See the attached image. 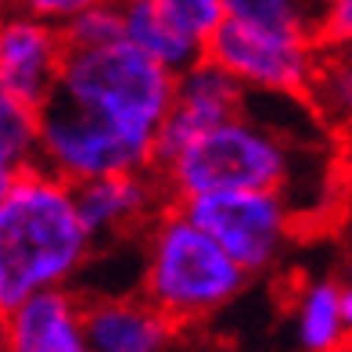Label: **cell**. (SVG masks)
Listing matches in <instances>:
<instances>
[{
    "mask_svg": "<svg viewBox=\"0 0 352 352\" xmlns=\"http://www.w3.org/2000/svg\"><path fill=\"white\" fill-rule=\"evenodd\" d=\"M90 230L69 184L40 166L4 173L0 205V306L14 309L83 263Z\"/></svg>",
    "mask_w": 352,
    "mask_h": 352,
    "instance_id": "cell-1",
    "label": "cell"
},
{
    "mask_svg": "<svg viewBox=\"0 0 352 352\" xmlns=\"http://www.w3.org/2000/svg\"><path fill=\"white\" fill-rule=\"evenodd\" d=\"M148 248L151 255L140 295L173 320L180 342L241 292L245 266L184 212L158 219V227L148 234Z\"/></svg>",
    "mask_w": 352,
    "mask_h": 352,
    "instance_id": "cell-2",
    "label": "cell"
},
{
    "mask_svg": "<svg viewBox=\"0 0 352 352\" xmlns=\"http://www.w3.org/2000/svg\"><path fill=\"white\" fill-rule=\"evenodd\" d=\"M176 83L180 79H173L166 61H158L133 40L76 47L65 54L61 72V87L72 98L108 111L111 119L151 140L158 137V126L176 98Z\"/></svg>",
    "mask_w": 352,
    "mask_h": 352,
    "instance_id": "cell-3",
    "label": "cell"
},
{
    "mask_svg": "<svg viewBox=\"0 0 352 352\" xmlns=\"http://www.w3.org/2000/svg\"><path fill=\"white\" fill-rule=\"evenodd\" d=\"M155 169L176 198L209 190H274L284 198V190L292 187L284 148L270 133L252 130L245 119H230L198 133L176 158Z\"/></svg>",
    "mask_w": 352,
    "mask_h": 352,
    "instance_id": "cell-4",
    "label": "cell"
},
{
    "mask_svg": "<svg viewBox=\"0 0 352 352\" xmlns=\"http://www.w3.org/2000/svg\"><path fill=\"white\" fill-rule=\"evenodd\" d=\"M313 54L287 36L255 29L241 19H227L216 33L201 43L198 61H212V65L234 72L245 83H259L263 90L287 94L295 104H302L313 116Z\"/></svg>",
    "mask_w": 352,
    "mask_h": 352,
    "instance_id": "cell-5",
    "label": "cell"
},
{
    "mask_svg": "<svg viewBox=\"0 0 352 352\" xmlns=\"http://www.w3.org/2000/svg\"><path fill=\"white\" fill-rule=\"evenodd\" d=\"M190 223L227 248L245 270H259L274 259L277 241L287 237L284 198L274 190H209V195L180 198V209Z\"/></svg>",
    "mask_w": 352,
    "mask_h": 352,
    "instance_id": "cell-6",
    "label": "cell"
},
{
    "mask_svg": "<svg viewBox=\"0 0 352 352\" xmlns=\"http://www.w3.org/2000/svg\"><path fill=\"white\" fill-rule=\"evenodd\" d=\"M230 119H245V90L237 76L212 65V61H195L187 76L176 83V98L158 126L151 166H166L198 133Z\"/></svg>",
    "mask_w": 352,
    "mask_h": 352,
    "instance_id": "cell-7",
    "label": "cell"
},
{
    "mask_svg": "<svg viewBox=\"0 0 352 352\" xmlns=\"http://www.w3.org/2000/svg\"><path fill=\"white\" fill-rule=\"evenodd\" d=\"M79 298V320L90 345L108 349V352H151L169 342H180L173 320L148 302L140 292L137 295H94V292H76Z\"/></svg>",
    "mask_w": 352,
    "mask_h": 352,
    "instance_id": "cell-8",
    "label": "cell"
},
{
    "mask_svg": "<svg viewBox=\"0 0 352 352\" xmlns=\"http://www.w3.org/2000/svg\"><path fill=\"white\" fill-rule=\"evenodd\" d=\"M65 40L61 25H40V22H22L14 19L4 25V94L25 101L29 108L43 111L51 94L61 83L65 72Z\"/></svg>",
    "mask_w": 352,
    "mask_h": 352,
    "instance_id": "cell-9",
    "label": "cell"
},
{
    "mask_svg": "<svg viewBox=\"0 0 352 352\" xmlns=\"http://www.w3.org/2000/svg\"><path fill=\"white\" fill-rule=\"evenodd\" d=\"M4 349L79 352L87 349L76 292H33L4 313Z\"/></svg>",
    "mask_w": 352,
    "mask_h": 352,
    "instance_id": "cell-10",
    "label": "cell"
},
{
    "mask_svg": "<svg viewBox=\"0 0 352 352\" xmlns=\"http://www.w3.org/2000/svg\"><path fill=\"white\" fill-rule=\"evenodd\" d=\"M119 8L126 14L130 40L158 61H166L169 69H190L201 58V40H195L173 19L162 0H119Z\"/></svg>",
    "mask_w": 352,
    "mask_h": 352,
    "instance_id": "cell-11",
    "label": "cell"
},
{
    "mask_svg": "<svg viewBox=\"0 0 352 352\" xmlns=\"http://www.w3.org/2000/svg\"><path fill=\"white\" fill-rule=\"evenodd\" d=\"M230 19H241L255 29L287 36L302 47L316 51L324 33L331 0H223Z\"/></svg>",
    "mask_w": 352,
    "mask_h": 352,
    "instance_id": "cell-12",
    "label": "cell"
},
{
    "mask_svg": "<svg viewBox=\"0 0 352 352\" xmlns=\"http://www.w3.org/2000/svg\"><path fill=\"white\" fill-rule=\"evenodd\" d=\"M298 334L306 349H338L342 345V284L324 280L309 284L306 298L298 306Z\"/></svg>",
    "mask_w": 352,
    "mask_h": 352,
    "instance_id": "cell-13",
    "label": "cell"
},
{
    "mask_svg": "<svg viewBox=\"0 0 352 352\" xmlns=\"http://www.w3.org/2000/svg\"><path fill=\"white\" fill-rule=\"evenodd\" d=\"M162 4L173 11V19L201 43L223 25V11H227L223 0H162Z\"/></svg>",
    "mask_w": 352,
    "mask_h": 352,
    "instance_id": "cell-14",
    "label": "cell"
},
{
    "mask_svg": "<svg viewBox=\"0 0 352 352\" xmlns=\"http://www.w3.org/2000/svg\"><path fill=\"white\" fill-rule=\"evenodd\" d=\"M331 144V158H327V180L331 187H338V195L345 198L349 212H352V122H342L327 130Z\"/></svg>",
    "mask_w": 352,
    "mask_h": 352,
    "instance_id": "cell-15",
    "label": "cell"
},
{
    "mask_svg": "<svg viewBox=\"0 0 352 352\" xmlns=\"http://www.w3.org/2000/svg\"><path fill=\"white\" fill-rule=\"evenodd\" d=\"M19 11L33 14V19H58V14H79L98 0H11Z\"/></svg>",
    "mask_w": 352,
    "mask_h": 352,
    "instance_id": "cell-16",
    "label": "cell"
}]
</instances>
